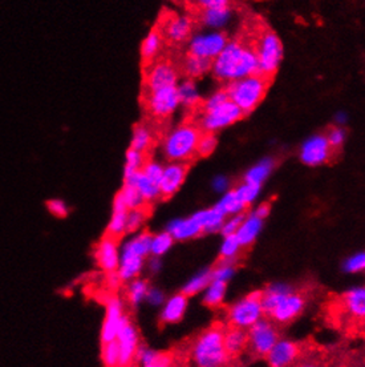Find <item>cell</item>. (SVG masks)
Wrapping results in <instances>:
<instances>
[{"label":"cell","instance_id":"obj_10","mask_svg":"<svg viewBox=\"0 0 365 367\" xmlns=\"http://www.w3.org/2000/svg\"><path fill=\"white\" fill-rule=\"evenodd\" d=\"M179 105L176 87L148 91L147 93V108L158 119L168 118Z\"/></svg>","mask_w":365,"mask_h":367},{"label":"cell","instance_id":"obj_17","mask_svg":"<svg viewBox=\"0 0 365 367\" xmlns=\"http://www.w3.org/2000/svg\"><path fill=\"white\" fill-rule=\"evenodd\" d=\"M186 173L188 167L184 162H171L168 167H164L162 176L159 180L161 196L168 199L176 195L186 179Z\"/></svg>","mask_w":365,"mask_h":367},{"label":"cell","instance_id":"obj_3","mask_svg":"<svg viewBox=\"0 0 365 367\" xmlns=\"http://www.w3.org/2000/svg\"><path fill=\"white\" fill-rule=\"evenodd\" d=\"M270 80L255 73L243 79L228 83L226 87L227 98L231 100L243 113L255 110L266 96Z\"/></svg>","mask_w":365,"mask_h":367},{"label":"cell","instance_id":"obj_35","mask_svg":"<svg viewBox=\"0 0 365 367\" xmlns=\"http://www.w3.org/2000/svg\"><path fill=\"white\" fill-rule=\"evenodd\" d=\"M184 70L191 79H197L211 71V61L189 53L188 58L184 63Z\"/></svg>","mask_w":365,"mask_h":367},{"label":"cell","instance_id":"obj_63","mask_svg":"<svg viewBox=\"0 0 365 367\" xmlns=\"http://www.w3.org/2000/svg\"><path fill=\"white\" fill-rule=\"evenodd\" d=\"M149 267L152 269V272H158V269L161 268V264H159L158 259H153Z\"/></svg>","mask_w":365,"mask_h":367},{"label":"cell","instance_id":"obj_29","mask_svg":"<svg viewBox=\"0 0 365 367\" xmlns=\"http://www.w3.org/2000/svg\"><path fill=\"white\" fill-rule=\"evenodd\" d=\"M291 291H294V290L285 284H275V285L268 286L260 294V304H262L263 313L270 316L271 311L277 306V302L287 294H290Z\"/></svg>","mask_w":365,"mask_h":367},{"label":"cell","instance_id":"obj_15","mask_svg":"<svg viewBox=\"0 0 365 367\" xmlns=\"http://www.w3.org/2000/svg\"><path fill=\"white\" fill-rule=\"evenodd\" d=\"M302 356V346L290 339H277V343L267 354L270 367H291Z\"/></svg>","mask_w":365,"mask_h":367},{"label":"cell","instance_id":"obj_24","mask_svg":"<svg viewBox=\"0 0 365 367\" xmlns=\"http://www.w3.org/2000/svg\"><path fill=\"white\" fill-rule=\"evenodd\" d=\"M136 361L141 367H173L174 357L168 351H157L139 346Z\"/></svg>","mask_w":365,"mask_h":367},{"label":"cell","instance_id":"obj_57","mask_svg":"<svg viewBox=\"0 0 365 367\" xmlns=\"http://www.w3.org/2000/svg\"><path fill=\"white\" fill-rule=\"evenodd\" d=\"M147 299H148L149 304L158 306V305L165 302V296L159 289L149 288L148 293H147Z\"/></svg>","mask_w":365,"mask_h":367},{"label":"cell","instance_id":"obj_19","mask_svg":"<svg viewBox=\"0 0 365 367\" xmlns=\"http://www.w3.org/2000/svg\"><path fill=\"white\" fill-rule=\"evenodd\" d=\"M125 184L133 185L134 188L137 189L145 202H150V201H154L158 197H161L159 182H157L156 180L150 179L142 170L125 176Z\"/></svg>","mask_w":365,"mask_h":367},{"label":"cell","instance_id":"obj_34","mask_svg":"<svg viewBox=\"0 0 365 367\" xmlns=\"http://www.w3.org/2000/svg\"><path fill=\"white\" fill-rule=\"evenodd\" d=\"M274 169V161L271 159H265L259 161L257 165H254L253 168L248 169V172L245 176V182L250 184H255V185H262L263 181L267 180L270 176V173Z\"/></svg>","mask_w":365,"mask_h":367},{"label":"cell","instance_id":"obj_18","mask_svg":"<svg viewBox=\"0 0 365 367\" xmlns=\"http://www.w3.org/2000/svg\"><path fill=\"white\" fill-rule=\"evenodd\" d=\"M117 239L112 236H105L96 248V259L100 268L107 273L117 272L120 262V250Z\"/></svg>","mask_w":365,"mask_h":367},{"label":"cell","instance_id":"obj_28","mask_svg":"<svg viewBox=\"0 0 365 367\" xmlns=\"http://www.w3.org/2000/svg\"><path fill=\"white\" fill-rule=\"evenodd\" d=\"M343 305L352 317L363 319L365 317V289L361 286L348 290L343 297Z\"/></svg>","mask_w":365,"mask_h":367},{"label":"cell","instance_id":"obj_38","mask_svg":"<svg viewBox=\"0 0 365 367\" xmlns=\"http://www.w3.org/2000/svg\"><path fill=\"white\" fill-rule=\"evenodd\" d=\"M211 270H202L198 273L197 276L191 278L188 284L182 289L184 296H196L199 291L208 288L210 281H211Z\"/></svg>","mask_w":365,"mask_h":367},{"label":"cell","instance_id":"obj_44","mask_svg":"<svg viewBox=\"0 0 365 367\" xmlns=\"http://www.w3.org/2000/svg\"><path fill=\"white\" fill-rule=\"evenodd\" d=\"M240 244L238 241L237 236H226L222 247H221V257L223 261H233L234 258L237 257L238 253L240 252Z\"/></svg>","mask_w":365,"mask_h":367},{"label":"cell","instance_id":"obj_25","mask_svg":"<svg viewBox=\"0 0 365 367\" xmlns=\"http://www.w3.org/2000/svg\"><path fill=\"white\" fill-rule=\"evenodd\" d=\"M188 308V297L184 294H176L169 298L162 309L161 321L165 324H177L179 322Z\"/></svg>","mask_w":365,"mask_h":367},{"label":"cell","instance_id":"obj_7","mask_svg":"<svg viewBox=\"0 0 365 367\" xmlns=\"http://www.w3.org/2000/svg\"><path fill=\"white\" fill-rule=\"evenodd\" d=\"M243 115L245 113L231 100H227L223 104L218 105L217 108L203 112V116L201 119V128L214 133L236 124L238 120L243 118Z\"/></svg>","mask_w":365,"mask_h":367},{"label":"cell","instance_id":"obj_14","mask_svg":"<svg viewBox=\"0 0 365 367\" xmlns=\"http://www.w3.org/2000/svg\"><path fill=\"white\" fill-rule=\"evenodd\" d=\"M177 84V71L168 61H158L149 66L148 72L145 75L147 90L169 88V87H176Z\"/></svg>","mask_w":365,"mask_h":367},{"label":"cell","instance_id":"obj_40","mask_svg":"<svg viewBox=\"0 0 365 367\" xmlns=\"http://www.w3.org/2000/svg\"><path fill=\"white\" fill-rule=\"evenodd\" d=\"M152 234L148 232H142L137 234L133 239H130L129 242L125 244L124 249H127L129 252L137 254L139 257L145 258L150 253V241H152Z\"/></svg>","mask_w":365,"mask_h":367},{"label":"cell","instance_id":"obj_56","mask_svg":"<svg viewBox=\"0 0 365 367\" xmlns=\"http://www.w3.org/2000/svg\"><path fill=\"white\" fill-rule=\"evenodd\" d=\"M196 4L203 11L217 10L230 7V0H196Z\"/></svg>","mask_w":365,"mask_h":367},{"label":"cell","instance_id":"obj_16","mask_svg":"<svg viewBox=\"0 0 365 367\" xmlns=\"http://www.w3.org/2000/svg\"><path fill=\"white\" fill-rule=\"evenodd\" d=\"M306 306V298L303 297L300 293L291 291L282 298L277 304V306L271 311L270 317L274 318L277 324H288L294 321L303 309Z\"/></svg>","mask_w":365,"mask_h":367},{"label":"cell","instance_id":"obj_6","mask_svg":"<svg viewBox=\"0 0 365 367\" xmlns=\"http://www.w3.org/2000/svg\"><path fill=\"white\" fill-rule=\"evenodd\" d=\"M260 291L251 293L245 298L239 299L227 311V321L230 326L246 330L255 325L263 316V309L260 304Z\"/></svg>","mask_w":365,"mask_h":367},{"label":"cell","instance_id":"obj_36","mask_svg":"<svg viewBox=\"0 0 365 367\" xmlns=\"http://www.w3.org/2000/svg\"><path fill=\"white\" fill-rule=\"evenodd\" d=\"M161 46H162V38L159 31H152L141 46V56L144 61H147L149 64V61L154 59L161 50Z\"/></svg>","mask_w":365,"mask_h":367},{"label":"cell","instance_id":"obj_32","mask_svg":"<svg viewBox=\"0 0 365 367\" xmlns=\"http://www.w3.org/2000/svg\"><path fill=\"white\" fill-rule=\"evenodd\" d=\"M176 90H177L179 104L185 107H196L201 100L197 86L193 80H185L181 84H177Z\"/></svg>","mask_w":365,"mask_h":367},{"label":"cell","instance_id":"obj_46","mask_svg":"<svg viewBox=\"0 0 365 367\" xmlns=\"http://www.w3.org/2000/svg\"><path fill=\"white\" fill-rule=\"evenodd\" d=\"M145 159H144V153H141L139 150L129 148L127 152V165H125V176H129L132 173L139 172L144 167Z\"/></svg>","mask_w":365,"mask_h":367},{"label":"cell","instance_id":"obj_30","mask_svg":"<svg viewBox=\"0 0 365 367\" xmlns=\"http://www.w3.org/2000/svg\"><path fill=\"white\" fill-rule=\"evenodd\" d=\"M202 230L206 233H214L222 228L226 216L223 213H221L216 207L213 209H206V210H201L196 213Z\"/></svg>","mask_w":365,"mask_h":367},{"label":"cell","instance_id":"obj_33","mask_svg":"<svg viewBox=\"0 0 365 367\" xmlns=\"http://www.w3.org/2000/svg\"><path fill=\"white\" fill-rule=\"evenodd\" d=\"M226 296V282L211 279L208 288L205 289L203 302L210 308H218L222 305Z\"/></svg>","mask_w":365,"mask_h":367},{"label":"cell","instance_id":"obj_45","mask_svg":"<svg viewBox=\"0 0 365 367\" xmlns=\"http://www.w3.org/2000/svg\"><path fill=\"white\" fill-rule=\"evenodd\" d=\"M148 285L144 281L136 279L130 284L128 289V299L132 305H139V302H142L147 298L148 293Z\"/></svg>","mask_w":365,"mask_h":367},{"label":"cell","instance_id":"obj_51","mask_svg":"<svg viewBox=\"0 0 365 367\" xmlns=\"http://www.w3.org/2000/svg\"><path fill=\"white\" fill-rule=\"evenodd\" d=\"M47 209L52 216H55L58 219H65L70 213V208H68L67 202L59 199L47 201Z\"/></svg>","mask_w":365,"mask_h":367},{"label":"cell","instance_id":"obj_37","mask_svg":"<svg viewBox=\"0 0 365 367\" xmlns=\"http://www.w3.org/2000/svg\"><path fill=\"white\" fill-rule=\"evenodd\" d=\"M231 19V10L226 9H217V10H206L202 14V21L211 29H221L225 27Z\"/></svg>","mask_w":365,"mask_h":367},{"label":"cell","instance_id":"obj_54","mask_svg":"<svg viewBox=\"0 0 365 367\" xmlns=\"http://www.w3.org/2000/svg\"><path fill=\"white\" fill-rule=\"evenodd\" d=\"M346 138V130L340 128V127H336V128H332L329 130L327 140H328L331 148H340L344 144Z\"/></svg>","mask_w":365,"mask_h":367},{"label":"cell","instance_id":"obj_13","mask_svg":"<svg viewBox=\"0 0 365 367\" xmlns=\"http://www.w3.org/2000/svg\"><path fill=\"white\" fill-rule=\"evenodd\" d=\"M332 148L326 136L316 135L305 141L300 149V160L310 167H317L326 164L331 159Z\"/></svg>","mask_w":365,"mask_h":367},{"label":"cell","instance_id":"obj_47","mask_svg":"<svg viewBox=\"0 0 365 367\" xmlns=\"http://www.w3.org/2000/svg\"><path fill=\"white\" fill-rule=\"evenodd\" d=\"M147 217H148V212L145 207L129 210L128 217H127V232H134L141 228Z\"/></svg>","mask_w":365,"mask_h":367},{"label":"cell","instance_id":"obj_9","mask_svg":"<svg viewBox=\"0 0 365 367\" xmlns=\"http://www.w3.org/2000/svg\"><path fill=\"white\" fill-rule=\"evenodd\" d=\"M227 38L222 32L198 33L189 44V53L202 59L214 60L226 47Z\"/></svg>","mask_w":365,"mask_h":367},{"label":"cell","instance_id":"obj_26","mask_svg":"<svg viewBox=\"0 0 365 367\" xmlns=\"http://www.w3.org/2000/svg\"><path fill=\"white\" fill-rule=\"evenodd\" d=\"M223 343L228 357H238L247 348L246 330L233 326L227 329L223 334Z\"/></svg>","mask_w":365,"mask_h":367},{"label":"cell","instance_id":"obj_39","mask_svg":"<svg viewBox=\"0 0 365 367\" xmlns=\"http://www.w3.org/2000/svg\"><path fill=\"white\" fill-rule=\"evenodd\" d=\"M152 141H153V136H152V132L149 130L148 127L137 125L133 130V135H132L130 148L144 153L150 148Z\"/></svg>","mask_w":365,"mask_h":367},{"label":"cell","instance_id":"obj_21","mask_svg":"<svg viewBox=\"0 0 365 367\" xmlns=\"http://www.w3.org/2000/svg\"><path fill=\"white\" fill-rule=\"evenodd\" d=\"M191 20L188 16L173 15L165 20L164 33L173 43H182L188 39L191 33Z\"/></svg>","mask_w":365,"mask_h":367},{"label":"cell","instance_id":"obj_22","mask_svg":"<svg viewBox=\"0 0 365 367\" xmlns=\"http://www.w3.org/2000/svg\"><path fill=\"white\" fill-rule=\"evenodd\" d=\"M142 267H144V258L129 252L127 249H122V253L120 254L119 268H117V274L121 278V281H130L137 277L139 272L142 270Z\"/></svg>","mask_w":365,"mask_h":367},{"label":"cell","instance_id":"obj_60","mask_svg":"<svg viewBox=\"0 0 365 367\" xmlns=\"http://www.w3.org/2000/svg\"><path fill=\"white\" fill-rule=\"evenodd\" d=\"M254 214L258 216L259 219H265L270 214V205L268 204H262L260 207H258L254 212Z\"/></svg>","mask_w":365,"mask_h":367},{"label":"cell","instance_id":"obj_31","mask_svg":"<svg viewBox=\"0 0 365 367\" xmlns=\"http://www.w3.org/2000/svg\"><path fill=\"white\" fill-rule=\"evenodd\" d=\"M247 205L239 197L237 190H230L221 199V201L216 205V208L223 213L225 216H236L240 214Z\"/></svg>","mask_w":365,"mask_h":367},{"label":"cell","instance_id":"obj_2","mask_svg":"<svg viewBox=\"0 0 365 367\" xmlns=\"http://www.w3.org/2000/svg\"><path fill=\"white\" fill-rule=\"evenodd\" d=\"M225 329L214 325L205 330L191 346V358L197 367H225L230 357L223 343Z\"/></svg>","mask_w":365,"mask_h":367},{"label":"cell","instance_id":"obj_8","mask_svg":"<svg viewBox=\"0 0 365 367\" xmlns=\"http://www.w3.org/2000/svg\"><path fill=\"white\" fill-rule=\"evenodd\" d=\"M277 339V329L267 319H259L247 331V346L258 357H266Z\"/></svg>","mask_w":365,"mask_h":367},{"label":"cell","instance_id":"obj_59","mask_svg":"<svg viewBox=\"0 0 365 367\" xmlns=\"http://www.w3.org/2000/svg\"><path fill=\"white\" fill-rule=\"evenodd\" d=\"M120 281H121V278L119 277L117 272H112V273H108V277H107L108 286H110L112 289H116L117 286H119Z\"/></svg>","mask_w":365,"mask_h":367},{"label":"cell","instance_id":"obj_48","mask_svg":"<svg viewBox=\"0 0 365 367\" xmlns=\"http://www.w3.org/2000/svg\"><path fill=\"white\" fill-rule=\"evenodd\" d=\"M216 148H217V139L213 133L206 132V133L201 135V138L198 140L197 155L208 156L214 152Z\"/></svg>","mask_w":365,"mask_h":367},{"label":"cell","instance_id":"obj_4","mask_svg":"<svg viewBox=\"0 0 365 367\" xmlns=\"http://www.w3.org/2000/svg\"><path fill=\"white\" fill-rule=\"evenodd\" d=\"M201 130L193 124H182L173 129L164 141L165 156L173 162H184L197 155Z\"/></svg>","mask_w":365,"mask_h":367},{"label":"cell","instance_id":"obj_11","mask_svg":"<svg viewBox=\"0 0 365 367\" xmlns=\"http://www.w3.org/2000/svg\"><path fill=\"white\" fill-rule=\"evenodd\" d=\"M127 321L128 317L124 316L122 304L119 298L109 297L107 299V314L101 329V342L107 343L110 341H115Z\"/></svg>","mask_w":365,"mask_h":367},{"label":"cell","instance_id":"obj_49","mask_svg":"<svg viewBox=\"0 0 365 367\" xmlns=\"http://www.w3.org/2000/svg\"><path fill=\"white\" fill-rule=\"evenodd\" d=\"M234 272H236V269L233 267L231 261H223L222 259L218 264L217 268L211 270V278L216 279V281H221V282H227L228 279L233 278Z\"/></svg>","mask_w":365,"mask_h":367},{"label":"cell","instance_id":"obj_50","mask_svg":"<svg viewBox=\"0 0 365 367\" xmlns=\"http://www.w3.org/2000/svg\"><path fill=\"white\" fill-rule=\"evenodd\" d=\"M237 190L239 197L242 199V201L250 205L251 202H254L259 193H260V185H255V184H250V182H243L239 188L236 189Z\"/></svg>","mask_w":365,"mask_h":367},{"label":"cell","instance_id":"obj_5","mask_svg":"<svg viewBox=\"0 0 365 367\" xmlns=\"http://www.w3.org/2000/svg\"><path fill=\"white\" fill-rule=\"evenodd\" d=\"M258 60V73L270 79L277 73L283 59V46L277 33L271 30H262L253 43Z\"/></svg>","mask_w":365,"mask_h":367},{"label":"cell","instance_id":"obj_23","mask_svg":"<svg viewBox=\"0 0 365 367\" xmlns=\"http://www.w3.org/2000/svg\"><path fill=\"white\" fill-rule=\"evenodd\" d=\"M263 228V219H259L254 213H251L248 217H245L243 222L238 229L236 236L242 248H247L254 244L258 239L260 230Z\"/></svg>","mask_w":365,"mask_h":367},{"label":"cell","instance_id":"obj_42","mask_svg":"<svg viewBox=\"0 0 365 367\" xmlns=\"http://www.w3.org/2000/svg\"><path fill=\"white\" fill-rule=\"evenodd\" d=\"M173 242H174V239L169 234L168 232H164V233H159L157 236H153L152 241H150V253L154 257L164 256L173 247Z\"/></svg>","mask_w":365,"mask_h":367},{"label":"cell","instance_id":"obj_62","mask_svg":"<svg viewBox=\"0 0 365 367\" xmlns=\"http://www.w3.org/2000/svg\"><path fill=\"white\" fill-rule=\"evenodd\" d=\"M291 367H322L320 365H317L316 362H311V361H306V362H300V363H296L294 366Z\"/></svg>","mask_w":365,"mask_h":367},{"label":"cell","instance_id":"obj_41","mask_svg":"<svg viewBox=\"0 0 365 367\" xmlns=\"http://www.w3.org/2000/svg\"><path fill=\"white\" fill-rule=\"evenodd\" d=\"M117 197L122 201V204L128 208V210L145 207V201L142 199V196L139 195V190L134 188L133 185L124 184V188L120 190Z\"/></svg>","mask_w":365,"mask_h":367},{"label":"cell","instance_id":"obj_52","mask_svg":"<svg viewBox=\"0 0 365 367\" xmlns=\"http://www.w3.org/2000/svg\"><path fill=\"white\" fill-rule=\"evenodd\" d=\"M365 268V254L364 252H360L355 256L348 258L344 262V269L348 273H359L363 272Z\"/></svg>","mask_w":365,"mask_h":367},{"label":"cell","instance_id":"obj_12","mask_svg":"<svg viewBox=\"0 0 365 367\" xmlns=\"http://www.w3.org/2000/svg\"><path fill=\"white\" fill-rule=\"evenodd\" d=\"M116 342L119 345L120 367H130L136 361L137 350L139 348V333L133 324L127 321L117 334Z\"/></svg>","mask_w":365,"mask_h":367},{"label":"cell","instance_id":"obj_43","mask_svg":"<svg viewBox=\"0 0 365 367\" xmlns=\"http://www.w3.org/2000/svg\"><path fill=\"white\" fill-rule=\"evenodd\" d=\"M101 357L105 367H120L119 345L115 341H110L107 343H102Z\"/></svg>","mask_w":365,"mask_h":367},{"label":"cell","instance_id":"obj_53","mask_svg":"<svg viewBox=\"0 0 365 367\" xmlns=\"http://www.w3.org/2000/svg\"><path fill=\"white\" fill-rule=\"evenodd\" d=\"M243 219H245V216H243L242 213L233 216L231 219H225V222H223V225H222V228H221V232H222L223 237L236 234L238 232V229L240 227V224L243 222Z\"/></svg>","mask_w":365,"mask_h":367},{"label":"cell","instance_id":"obj_1","mask_svg":"<svg viewBox=\"0 0 365 367\" xmlns=\"http://www.w3.org/2000/svg\"><path fill=\"white\" fill-rule=\"evenodd\" d=\"M216 79L231 83L258 73L257 55L253 44L246 41H227L226 47L211 61Z\"/></svg>","mask_w":365,"mask_h":367},{"label":"cell","instance_id":"obj_58","mask_svg":"<svg viewBox=\"0 0 365 367\" xmlns=\"http://www.w3.org/2000/svg\"><path fill=\"white\" fill-rule=\"evenodd\" d=\"M213 188L216 189L219 193L225 192L228 188V180L225 176H218L213 181Z\"/></svg>","mask_w":365,"mask_h":367},{"label":"cell","instance_id":"obj_55","mask_svg":"<svg viewBox=\"0 0 365 367\" xmlns=\"http://www.w3.org/2000/svg\"><path fill=\"white\" fill-rule=\"evenodd\" d=\"M227 100H228V98H227L226 91H218V92L213 93V95L205 101V104H203V112L213 110V108H217L218 105L223 104Z\"/></svg>","mask_w":365,"mask_h":367},{"label":"cell","instance_id":"obj_61","mask_svg":"<svg viewBox=\"0 0 365 367\" xmlns=\"http://www.w3.org/2000/svg\"><path fill=\"white\" fill-rule=\"evenodd\" d=\"M347 121H348V116H347L346 112H339L336 115V123L337 125H346Z\"/></svg>","mask_w":365,"mask_h":367},{"label":"cell","instance_id":"obj_27","mask_svg":"<svg viewBox=\"0 0 365 367\" xmlns=\"http://www.w3.org/2000/svg\"><path fill=\"white\" fill-rule=\"evenodd\" d=\"M128 208L122 204V201L116 196L113 204V214L109 221L108 232L107 234L115 239H119L127 232V217H128Z\"/></svg>","mask_w":365,"mask_h":367},{"label":"cell","instance_id":"obj_20","mask_svg":"<svg viewBox=\"0 0 365 367\" xmlns=\"http://www.w3.org/2000/svg\"><path fill=\"white\" fill-rule=\"evenodd\" d=\"M168 233L174 239L186 241V239H196L199 234L203 233L202 227L199 224L196 214L189 219H174L169 224Z\"/></svg>","mask_w":365,"mask_h":367}]
</instances>
